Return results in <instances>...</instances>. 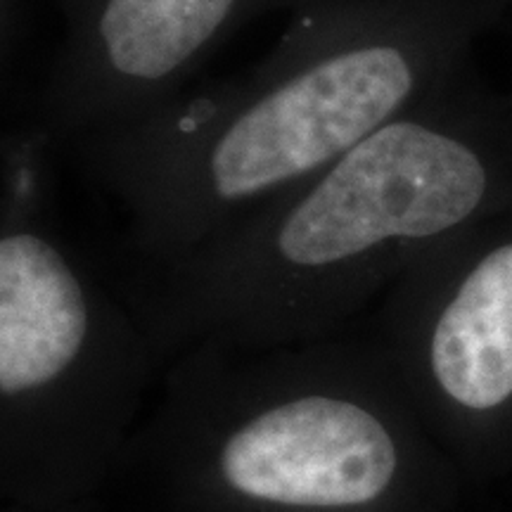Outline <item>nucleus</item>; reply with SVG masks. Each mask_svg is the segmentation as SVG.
Segmentation results:
<instances>
[{"mask_svg": "<svg viewBox=\"0 0 512 512\" xmlns=\"http://www.w3.org/2000/svg\"><path fill=\"white\" fill-rule=\"evenodd\" d=\"M512 200V93L472 69L389 121L235 235L207 266L211 290L323 294L396 249L451 238Z\"/></svg>", "mask_w": 512, "mask_h": 512, "instance_id": "obj_2", "label": "nucleus"}, {"mask_svg": "<svg viewBox=\"0 0 512 512\" xmlns=\"http://www.w3.org/2000/svg\"><path fill=\"white\" fill-rule=\"evenodd\" d=\"M512 0H299L240 76L72 143L157 240H195L309 181L472 72Z\"/></svg>", "mask_w": 512, "mask_h": 512, "instance_id": "obj_1", "label": "nucleus"}, {"mask_svg": "<svg viewBox=\"0 0 512 512\" xmlns=\"http://www.w3.org/2000/svg\"><path fill=\"white\" fill-rule=\"evenodd\" d=\"M88 299L60 249L34 230L0 240V389L22 394L55 380L88 335Z\"/></svg>", "mask_w": 512, "mask_h": 512, "instance_id": "obj_5", "label": "nucleus"}, {"mask_svg": "<svg viewBox=\"0 0 512 512\" xmlns=\"http://www.w3.org/2000/svg\"><path fill=\"white\" fill-rule=\"evenodd\" d=\"M299 0H57L64 34L41 95L60 143L126 126L183 93L235 31Z\"/></svg>", "mask_w": 512, "mask_h": 512, "instance_id": "obj_3", "label": "nucleus"}, {"mask_svg": "<svg viewBox=\"0 0 512 512\" xmlns=\"http://www.w3.org/2000/svg\"><path fill=\"white\" fill-rule=\"evenodd\" d=\"M430 358L444 392L467 408L512 394V235L465 261L437 313Z\"/></svg>", "mask_w": 512, "mask_h": 512, "instance_id": "obj_6", "label": "nucleus"}, {"mask_svg": "<svg viewBox=\"0 0 512 512\" xmlns=\"http://www.w3.org/2000/svg\"><path fill=\"white\" fill-rule=\"evenodd\" d=\"M223 479L256 501L354 508L375 501L396 470V448L375 415L306 396L249 420L221 451Z\"/></svg>", "mask_w": 512, "mask_h": 512, "instance_id": "obj_4", "label": "nucleus"}]
</instances>
